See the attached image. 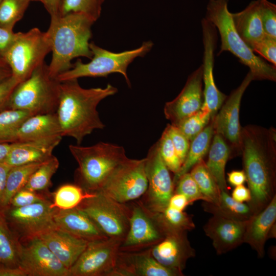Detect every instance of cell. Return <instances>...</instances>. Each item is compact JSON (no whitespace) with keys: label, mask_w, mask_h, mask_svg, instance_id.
<instances>
[{"label":"cell","mask_w":276,"mask_h":276,"mask_svg":"<svg viewBox=\"0 0 276 276\" xmlns=\"http://www.w3.org/2000/svg\"><path fill=\"white\" fill-rule=\"evenodd\" d=\"M118 89L110 84L104 88H84L78 79L61 82L56 114L62 137L74 138L80 145L84 138L105 125L100 119L97 106Z\"/></svg>","instance_id":"cell-2"},{"label":"cell","mask_w":276,"mask_h":276,"mask_svg":"<svg viewBox=\"0 0 276 276\" xmlns=\"http://www.w3.org/2000/svg\"><path fill=\"white\" fill-rule=\"evenodd\" d=\"M19 239L7 221L3 209L0 208V264L19 266Z\"/></svg>","instance_id":"cell-31"},{"label":"cell","mask_w":276,"mask_h":276,"mask_svg":"<svg viewBox=\"0 0 276 276\" xmlns=\"http://www.w3.org/2000/svg\"><path fill=\"white\" fill-rule=\"evenodd\" d=\"M19 83L12 76L0 83V112L6 110L9 98Z\"/></svg>","instance_id":"cell-47"},{"label":"cell","mask_w":276,"mask_h":276,"mask_svg":"<svg viewBox=\"0 0 276 276\" xmlns=\"http://www.w3.org/2000/svg\"><path fill=\"white\" fill-rule=\"evenodd\" d=\"M232 198L239 202H248L251 199V194L248 188L243 185L235 187L233 190Z\"/></svg>","instance_id":"cell-50"},{"label":"cell","mask_w":276,"mask_h":276,"mask_svg":"<svg viewBox=\"0 0 276 276\" xmlns=\"http://www.w3.org/2000/svg\"><path fill=\"white\" fill-rule=\"evenodd\" d=\"M154 214L165 235L174 231L188 232L195 228L192 216L184 211L167 206L163 211Z\"/></svg>","instance_id":"cell-33"},{"label":"cell","mask_w":276,"mask_h":276,"mask_svg":"<svg viewBox=\"0 0 276 276\" xmlns=\"http://www.w3.org/2000/svg\"><path fill=\"white\" fill-rule=\"evenodd\" d=\"M187 233L174 231L166 234L162 240L150 248L153 257L163 266L182 272L187 261L196 255Z\"/></svg>","instance_id":"cell-20"},{"label":"cell","mask_w":276,"mask_h":276,"mask_svg":"<svg viewBox=\"0 0 276 276\" xmlns=\"http://www.w3.org/2000/svg\"><path fill=\"white\" fill-rule=\"evenodd\" d=\"M0 276H27L19 267H12L0 264Z\"/></svg>","instance_id":"cell-53"},{"label":"cell","mask_w":276,"mask_h":276,"mask_svg":"<svg viewBox=\"0 0 276 276\" xmlns=\"http://www.w3.org/2000/svg\"><path fill=\"white\" fill-rule=\"evenodd\" d=\"M77 207L91 218L107 237L123 240L129 229L131 206L96 192Z\"/></svg>","instance_id":"cell-10"},{"label":"cell","mask_w":276,"mask_h":276,"mask_svg":"<svg viewBox=\"0 0 276 276\" xmlns=\"http://www.w3.org/2000/svg\"><path fill=\"white\" fill-rule=\"evenodd\" d=\"M94 193L88 192L77 185L65 184L53 193L52 208L68 210L77 207L85 198Z\"/></svg>","instance_id":"cell-34"},{"label":"cell","mask_w":276,"mask_h":276,"mask_svg":"<svg viewBox=\"0 0 276 276\" xmlns=\"http://www.w3.org/2000/svg\"><path fill=\"white\" fill-rule=\"evenodd\" d=\"M51 51L47 32L34 28L26 33H18L3 59L9 66L12 76L20 83L44 62L45 56Z\"/></svg>","instance_id":"cell-8"},{"label":"cell","mask_w":276,"mask_h":276,"mask_svg":"<svg viewBox=\"0 0 276 276\" xmlns=\"http://www.w3.org/2000/svg\"><path fill=\"white\" fill-rule=\"evenodd\" d=\"M2 0H0V3L1 2Z\"/></svg>","instance_id":"cell-59"},{"label":"cell","mask_w":276,"mask_h":276,"mask_svg":"<svg viewBox=\"0 0 276 276\" xmlns=\"http://www.w3.org/2000/svg\"><path fill=\"white\" fill-rule=\"evenodd\" d=\"M128 232L120 250L137 251L149 248L162 240L165 234L153 212L140 201L133 202Z\"/></svg>","instance_id":"cell-14"},{"label":"cell","mask_w":276,"mask_h":276,"mask_svg":"<svg viewBox=\"0 0 276 276\" xmlns=\"http://www.w3.org/2000/svg\"><path fill=\"white\" fill-rule=\"evenodd\" d=\"M68 148L78 164L76 185L88 192L99 191L114 169L127 158L123 147L109 143L100 142L90 146L70 145Z\"/></svg>","instance_id":"cell-5"},{"label":"cell","mask_w":276,"mask_h":276,"mask_svg":"<svg viewBox=\"0 0 276 276\" xmlns=\"http://www.w3.org/2000/svg\"><path fill=\"white\" fill-rule=\"evenodd\" d=\"M153 45L150 41L144 42L135 49L114 53L103 49L92 42L89 48L92 53L91 61L84 63L78 60L69 70L57 77L60 82L81 77H106L112 73L123 75L129 86L130 81L127 73L129 65L136 58L144 56L150 51Z\"/></svg>","instance_id":"cell-7"},{"label":"cell","mask_w":276,"mask_h":276,"mask_svg":"<svg viewBox=\"0 0 276 276\" xmlns=\"http://www.w3.org/2000/svg\"><path fill=\"white\" fill-rule=\"evenodd\" d=\"M212 118L209 112L200 109L173 125L191 142L204 128Z\"/></svg>","instance_id":"cell-40"},{"label":"cell","mask_w":276,"mask_h":276,"mask_svg":"<svg viewBox=\"0 0 276 276\" xmlns=\"http://www.w3.org/2000/svg\"><path fill=\"white\" fill-rule=\"evenodd\" d=\"M237 221L213 215L203 229L209 237L217 255L225 254L244 243V236L248 222Z\"/></svg>","instance_id":"cell-21"},{"label":"cell","mask_w":276,"mask_h":276,"mask_svg":"<svg viewBox=\"0 0 276 276\" xmlns=\"http://www.w3.org/2000/svg\"><path fill=\"white\" fill-rule=\"evenodd\" d=\"M95 21L80 13H71L51 17L47 31L51 42L52 58L48 70L53 78L71 69L75 58H92L89 40Z\"/></svg>","instance_id":"cell-3"},{"label":"cell","mask_w":276,"mask_h":276,"mask_svg":"<svg viewBox=\"0 0 276 276\" xmlns=\"http://www.w3.org/2000/svg\"><path fill=\"white\" fill-rule=\"evenodd\" d=\"M104 0H60L59 16L71 13L84 14L95 22L100 17Z\"/></svg>","instance_id":"cell-38"},{"label":"cell","mask_w":276,"mask_h":276,"mask_svg":"<svg viewBox=\"0 0 276 276\" xmlns=\"http://www.w3.org/2000/svg\"><path fill=\"white\" fill-rule=\"evenodd\" d=\"M203 44V74L204 100L201 109L209 112L213 117L220 108L226 96L217 87L213 75L214 51L217 41V29L205 17L201 20Z\"/></svg>","instance_id":"cell-17"},{"label":"cell","mask_w":276,"mask_h":276,"mask_svg":"<svg viewBox=\"0 0 276 276\" xmlns=\"http://www.w3.org/2000/svg\"><path fill=\"white\" fill-rule=\"evenodd\" d=\"M27 1H29L30 2L31 1H38V2H42V0H27Z\"/></svg>","instance_id":"cell-58"},{"label":"cell","mask_w":276,"mask_h":276,"mask_svg":"<svg viewBox=\"0 0 276 276\" xmlns=\"http://www.w3.org/2000/svg\"><path fill=\"white\" fill-rule=\"evenodd\" d=\"M203 210L213 215L220 216L237 221L249 220L254 215L247 203L239 202L234 200L227 191H220V196L217 204L203 201Z\"/></svg>","instance_id":"cell-29"},{"label":"cell","mask_w":276,"mask_h":276,"mask_svg":"<svg viewBox=\"0 0 276 276\" xmlns=\"http://www.w3.org/2000/svg\"><path fill=\"white\" fill-rule=\"evenodd\" d=\"M62 137L11 143L5 164L14 167L43 162L53 155V150L60 143Z\"/></svg>","instance_id":"cell-22"},{"label":"cell","mask_w":276,"mask_h":276,"mask_svg":"<svg viewBox=\"0 0 276 276\" xmlns=\"http://www.w3.org/2000/svg\"><path fill=\"white\" fill-rule=\"evenodd\" d=\"M19 242L18 266L27 276H69L68 269L38 237Z\"/></svg>","instance_id":"cell-15"},{"label":"cell","mask_w":276,"mask_h":276,"mask_svg":"<svg viewBox=\"0 0 276 276\" xmlns=\"http://www.w3.org/2000/svg\"><path fill=\"white\" fill-rule=\"evenodd\" d=\"M60 83L50 75L48 65L44 62L28 78L17 85L6 109L25 110L33 114L56 113Z\"/></svg>","instance_id":"cell-6"},{"label":"cell","mask_w":276,"mask_h":276,"mask_svg":"<svg viewBox=\"0 0 276 276\" xmlns=\"http://www.w3.org/2000/svg\"><path fill=\"white\" fill-rule=\"evenodd\" d=\"M12 76L11 70L3 58H0V83Z\"/></svg>","instance_id":"cell-55"},{"label":"cell","mask_w":276,"mask_h":276,"mask_svg":"<svg viewBox=\"0 0 276 276\" xmlns=\"http://www.w3.org/2000/svg\"><path fill=\"white\" fill-rule=\"evenodd\" d=\"M145 158L148 188L141 201L150 211L159 213L168 206L175 186L160 155L158 142L150 148Z\"/></svg>","instance_id":"cell-12"},{"label":"cell","mask_w":276,"mask_h":276,"mask_svg":"<svg viewBox=\"0 0 276 276\" xmlns=\"http://www.w3.org/2000/svg\"><path fill=\"white\" fill-rule=\"evenodd\" d=\"M62 136L56 113L32 115L21 124L15 142L38 140Z\"/></svg>","instance_id":"cell-27"},{"label":"cell","mask_w":276,"mask_h":276,"mask_svg":"<svg viewBox=\"0 0 276 276\" xmlns=\"http://www.w3.org/2000/svg\"><path fill=\"white\" fill-rule=\"evenodd\" d=\"M275 222L276 195L263 210L249 219L246 227L243 242L256 251L259 258H262L264 256L268 233Z\"/></svg>","instance_id":"cell-25"},{"label":"cell","mask_w":276,"mask_h":276,"mask_svg":"<svg viewBox=\"0 0 276 276\" xmlns=\"http://www.w3.org/2000/svg\"><path fill=\"white\" fill-rule=\"evenodd\" d=\"M150 248L137 251L120 250L109 276L183 275V272L159 263L152 256Z\"/></svg>","instance_id":"cell-18"},{"label":"cell","mask_w":276,"mask_h":276,"mask_svg":"<svg viewBox=\"0 0 276 276\" xmlns=\"http://www.w3.org/2000/svg\"><path fill=\"white\" fill-rule=\"evenodd\" d=\"M11 167L5 163L0 164V208H2L7 175Z\"/></svg>","instance_id":"cell-51"},{"label":"cell","mask_w":276,"mask_h":276,"mask_svg":"<svg viewBox=\"0 0 276 276\" xmlns=\"http://www.w3.org/2000/svg\"><path fill=\"white\" fill-rule=\"evenodd\" d=\"M122 241L108 238L89 242L69 269V276H109L115 266Z\"/></svg>","instance_id":"cell-13"},{"label":"cell","mask_w":276,"mask_h":276,"mask_svg":"<svg viewBox=\"0 0 276 276\" xmlns=\"http://www.w3.org/2000/svg\"><path fill=\"white\" fill-rule=\"evenodd\" d=\"M32 115L30 112L15 109H6L1 112L0 143H14L19 127Z\"/></svg>","instance_id":"cell-36"},{"label":"cell","mask_w":276,"mask_h":276,"mask_svg":"<svg viewBox=\"0 0 276 276\" xmlns=\"http://www.w3.org/2000/svg\"><path fill=\"white\" fill-rule=\"evenodd\" d=\"M145 162V158L127 157L114 169L97 192L122 203L143 197L148 188Z\"/></svg>","instance_id":"cell-9"},{"label":"cell","mask_w":276,"mask_h":276,"mask_svg":"<svg viewBox=\"0 0 276 276\" xmlns=\"http://www.w3.org/2000/svg\"><path fill=\"white\" fill-rule=\"evenodd\" d=\"M42 163H31L11 167L6 180L2 203L3 209L9 205L14 195L25 187L31 175Z\"/></svg>","instance_id":"cell-32"},{"label":"cell","mask_w":276,"mask_h":276,"mask_svg":"<svg viewBox=\"0 0 276 276\" xmlns=\"http://www.w3.org/2000/svg\"><path fill=\"white\" fill-rule=\"evenodd\" d=\"M251 50L276 67V39L266 35Z\"/></svg>","instance_id":"cell-46"},{"label":"cell","mask_w":276,"mask_h":276,"mask_svg":"<svg viewBox=\"0 0 276 276\" xmlns=\"http://www.w3.org/2000/svg\"><path fill=\"white\" fill-rule=\"evenodd\" d=\"M38 237L68 270L89 242L57 228L47 231Z\"/></svg>","instance_id":"cell-24"},{"label":"cell","mask_w":276,"mask_h":276,"mask_svg":"<svg viewBox=\"0 0 276 276\" xmlns=\"http://www.w3.org/2000/svg\"><path fill=\"white\" fill-rule=\"evenodd\" d=\"M214 134L205 164L220 191L228 192L225 169L231 152L223 138L217 133Z\"/></svg>","instance_id":"cell-28"},{"label":"cell","mask_w":276,"mask_h":276,"mask_svg":"<svg viewBox=\"0 0 276 276\" xmlns=\"http://www.w3.org/2000/svg\"><path fill=\"white\" fill-rule=\"evenodd\" d=\"M202 74L203 68L201 65L188 77L178 95L166 103L164 113L171 124L176 125L201 109L203 102Z\"/></svg>","instance_id":"cell-19"},{"label":"cell","mask_w":276,"mask_h":276,"mask_svg":"<svg viewBox=\"0 0 276 276\" xmlns=\"http://www.w3.org/2000/svg\"><path fill=\"white\" fill-rule=\"evenodd\" d=\"M276 237V222L271 227L268 233L267 239L275 238Z\"/></svg>","instance_id":"cell-57"},{"label":"cell","mask_w":276,"mask_h":276,"mask_svg":"<svg viewBox=\"0 0 276 276\" xmlns=\"http://www.w3.org/2000/svg\"><path fill=\"white\" fill-rule=\"evenodd\" d=\"M254 80L249 71L240 85L226 97L218 113L212 118L214 133L220 135L228 145L231 154L234 150L240 152L241 129L239 110L242 96L250 82Z\"/></svg>","instance_id":"cell-16"},{"label":"cell","mask_w":276,"mask_h":276,"mask_svg":"<svg viewBox=\"0 0 276 276\" xmlns=\"http://www.w3.org/2000/svg\"><path fill=\"white\" fill-rule=\"evenodd\" d=\"M60 2V0H42L41 3L51 17H53L58 16Z\"/></svg>","instance_id":"cell-54"},{"label":"cell","mask_w":276,"mask_h":276,"mask_svg":"<svg viewBox=\"0 0 276 276\" xmlns=\"http://www.w3.org/2000/svg\"><path fill=\"white\" fill-rule=\"evenodd\" d=\"M190 203L183 195L174 193L171 197L168 206L176 210L183 211Z\"/></svg>","instance_id":"cell-49"},{"label":"cell","mask_w":276,"mask_h":276,"mask_svg":"<svg viewBox=\"0 0 276 276\" xmlns=\"http://www.w3.org/2000/svg\"><path fill=\"white\" fill-rule=\"evenodd\" d=\"M157 142L162 159L168 169L175 174L180 169L182 163L176 152L166 129L164 131Z\"/></svg>","instance_id":"cell-41"},{"label":"cell","mask_w":276,"mask_h":276,"mask_svg":"<svg viewBox=\"0 0 276 276\" xmlns=\"http://www.w3.org/2000/svg\"><path fill=\"white\" fill-rule=\"evenodd\" d=\"M27 0H2L0 3V26L13 30L23 17L30 3Z\"/></svg>","instance_id":"cell-39"},{"label":"cell","mask_w":276,"mask_h":276,"mask_svg":"<svg viewBox=\"0 0 276 276\" xmlns=\"http://www.w3.org/2000/svg\"><path fill=\"white\" fill-rule=\"evenodd\" d=\"M232 17L238 34L251 49L266 36L261 19L259 0L252 1L243 10L232 13Z\"/></svg>","instance_id":"cell-26"},{"label":"cell","mask_w":276,"mask_h":276,"mask_svg":"<svg viewBox=\"0 0 276 276\" xmlns=\"http://www.w3.org/2000/svg\"><path fill=\"white\" fill-rule=\"evenodd\" d=\"M229 0H210L205 18L213 24L220 36L218 55L228 51L249 68L254 80H276V67L256 55L237 32L229 11Z\"/></svg>","instance_id":"cell-4"},{"label":"cell","mask_w":276,"mask_h":276,"mask_svg":"<svg viewBox=\"0 0 276 276\" xmlns=\"http://www.w3.org/2000/svg\"><path fill=\"white\" fill-rule=\"evenodd\" d=\"M54 220L56 228L88 242L108 238L91 218L78 207L68 210L56 209Z\"/></svg>","instance_id":"cell-23"},{"label":"cell","mask_w":276,"mask_h":276,"mask_svg":"<svg viewBox=\"0 0 276 276\" xmlns=\"http://www.w3.org/2000/svg\"><path fill=\"white\" fill-rule=\"evenodd\" d=\"M59 166V160L53 155L33 173L24 188L34 192H47Z\"/></svg>","instance_id":"cell-35"},{"label":"cell","mask_w":276,"mask_h":276,"mask_svg":"<svg viewBox=\"0 0 276 276\" xmlns=\"http://www.w3.org/2000/svg\"><path fill=\"white\" fill-rule=\"evenodd\" d=\"M261 19L266 35L276 39V5L268 0H259Z\"/></svg>","instance_id":"cell-43"},{"label":"cell","mask_w":276,"mask_h":276,"mask_svg":"<svg viewBox=\"0 0 276 276\" xmlns=\"http://www.w3.org/2000/svg\"><path fill=\"white\" fill-rule=\"evenodd\" d=\"M227 180L233 186L236 187L246 181L245 174L243 170H234L227 173Z\"/></svg>","instance_id":"cell-52"},{"label":"cell","mask_w":276,"mask_h":276,"mask_svg":"<svg viewBox=\"0 0 276 276\" xmlns=\"http://www.w3.org/2000/svg\"><path fill=\"white\" fill-rule=\"evenodd\" d=\"M190 173L208 202L217 204L220 198V190L204 160L202 159L196 164L191 169Z\"/></svg>","instance_id":"cell-37"},{"label":"cell","mask_w":276,"mask_h":276,"mask_svg":"<svg viewBox=\"0 0 276 276\" xmlns=\"http://www.w3.org/2000/svg\"><path fill=\"white\" fill-rule=\"evenodd\" d=\"M18 33L0 26V58H4L16 40Z\"/></svg>","instance_id":"cell-48"},{"label":"cell","mask_w":276,"mask_h":276,"mask_svg":"<svg viewBox=\"0 0 276 276\" xmlns=\"http://www.w3.org/2000/svg\"><path fill=\"white\" fill-rule=\"evenodd\" d=\"M240 153L251 194V199L247 203L256 215L276 195L275 130L255 125L242 128Z\"/></svg>","instance_id":"cell-1"},{"label":"cell","mask_w":276,"mask_h":276,"mask_svg":"<svg viewBox=\"0 0 276 276\" xmlns=\"http://www.w3.org/2000/svg\"><path fill=\"white\" fill-rule=\"evenodd\" d=\"M50 199L21 207L8 206L3 209L7 221L19 240L38 237L56 228Z\"/></svg>","instance_id":"cell-11"},{"label":"cell","mask_w":276,"mask_h":276,"mask_svg":"<svg viewBox=\"0 0 276 276\" xmlns=\"http://www.w3.org/2000/svg\"><path fill=\"white\" fill-rule=\"evenodd\" d=\"M175 185L174 193H180L185 196L190 204L198 200L208 202V200L202 194L189 172L181 175Z\"/></svg>","instance_id":"cell-42"},{"label":"cell","mask_w":276,"mask_h":276,"mask_svg":"<svg viewBox=\"0 0 276 276\" xmlns=\"http://www.w3.org/2000/svg\"><path fill=\"white\" fill-rule=\"evenodd\" d=\"M48 195L47 192H34L23 188L13 196L9 205L13 207L26 206L48 199Z\"/></svg>","instance_id":"cell-44"},{"label":"cell","mask_w":276,"mask_h":276,"mask_svg":"<svg viewBox=\"0 0 276 276\" xmlns=\"http://www.w3.org/2000/svg\"><path fill=\"white\" fill-rule=\"evenodd\" d=\"M214 134L212 119L204 128L190 142L187 156L178 172L174 174L173 181L175 186L178 178L203 159L209 149Z\"/></svg>","instance_id":"cell-30"},{"label":"cell","mask_w":276,"mask_h":276,"mask_svg":"<svg viewBox=\"0 0 276 276\" xmlns=\"http://www.w3.org/2000/svg\"><path fill=\"white\" fill-rule=\"evenodd\" d=\"M166 129L182 164L187 156L190 142L175 126L168 125Z\"/></svg>","instance_id":"cell-45"},{"label":"cell","mask_w":276,"mask_h":276,"mask_svg":"<svg viewBox=\"0 0 276 276\" xmlns=\"http://www.w3.org/2000/svg\"><path fill=\"white\" fill-rule=\"evenodd\" d=\"M10 147L11 143H0V164L5 163Z\"/></svg>","instance_id":"cell-56"}]
</instances>
